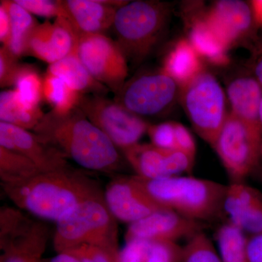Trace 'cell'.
<instances>
[{
	"instance_id": "ac0fdd59",
	"label": "cell",
	"mask_w": 262,
	"mask_h": 262,
	"mask_svg": "<svg viewBox=\"0 0 262 262\" xmlns=\"http://www.w3.org/2000/svg\"><path fill=\"white\" fill-rule=\"evenodd\" d=\"M204 19L228 49L251 27L252 12L244 2L222 0L215 3Z\"/></svg>"
},
{
	"instance_id": "44dd1931",
	"label": "cell",
	"mask_w": 262,
	"mask_h": 262,
	"mask_svg": "<svg viewBox=\"0 0 262 262\" xmlns=\"http://www.w3.org/2000/svg\"><path fill=\"white\" fill-rule=\"evenodd\" d=\"M48 72L64 81L81 95L106 96L110 90L91 75L77 54V46L70 54L48 67Z\"/></svg>"
},
{
	"instance_id": "ffe728a7",
	"label": "cell",
	"mask_w": 262,
	"mask_h": 262,
	"mask_svg": "<svg viewBox=\"0 0 262 262\" xmlns=\"http://www.w3.org/2000/svg\"><path fill=\"white\" fill-rule=\"evenodd\" d=\"M227 93L232 108L231 113L261 135L260 106L262 90L260 84L248 77L236 79L229 84Z\"/></svg>"
},
{
	"instance_id": "603a6c76",
	"label": "cell",
	"mask_w": 262,
	"mask_h": 262,
	"mask_svg": "<svg viewBox=\"0 0 262 262\" xmlns=\"http://www.w3.org/2000/svg\"><path fill=\"white\" fill-rule=\"evenodd\" d=\"M44 115L39 106L24 103L15 91H3L0 94V122L34 130Z\"/></svg>"
},
{
	"instance_id": "52a82bcc",
	"label": "cell",
	"mask_w": 262,
	"mask_h": 262,
	"mask_svg": "<svg viewBox=\"0 0 262 262\" xmlns=\"http://www.w3.org/2000/svg\"><path fill=\"white\" fill-rule=\"evenodd\" d=\"M49 229L19 208H0V262H42Z\"/></svg>"
},
{
	"instance_id": "30bf717a",
	"label": "cell",
	"mask_w": 262,
	"mask_h": 262,
	"mask_svg": "<svg viewBox=\"0 0 262 262\" xmlns=\"http://www.w3.org/2000/svg\"><path fill=\"white\" fill-rule=\"evenodd\" d=\"M213 147L232 183L243 182L261 160V135L230 113Z\"/></svg>"
},
{
	"instance_id": "74e56055",
	"label": "cell",
	"mask_w": 262,
	"mask_h": 262,
	"mask_svg": "<svg viewBox=\"0 0 262 262\" xmlns=\"http://www.w3.org/2000/svg\"><path fill=\"white\" fill-rule=\"evenodd\" d=\"M246 252L248 262H262V232L248 237Z\"/></svg>"
},
{
	"instance_id": "f35d334b",
	"label": "cell",
	"mask_w": 262,
	"mask_h": 262,
	"mask_svg": "<svg viewBox=\"0 0 262 262\" xmlns=\"http://www.w3.org/2000/svg\"><path fill=\"white\" fill-rule=\"evenodd\" d=\"M11 37V21L4 5L0 3V41L3 46L9 44Z\"/></svg>"
},
{
	"instance_id": "7c38bea8",
	"label": "cell",
	"mask_w": 262,
	"mask_h": 262,
	"mask_svg": "<svg viewBox=\"0 0 262 262\" xmlns=\"http://www.w3.org/2000/svg\"><path fill=\"white\" fill-rule=\"evenodd\" d=\"M136 176L147 179L177 177L190 172L194 160L179 149H165L152 144H139L122 151Z\"/></svg>"
},
{
	"instance_id": "6da1fadb",
	"label": "cell",
	"mask_w": 262,
	"mask_h": 262,
	"mask_svg": "<svg viewBox=\"0 0 262 262\" xmlns=\"http://www.w3.org/2000/svg\"><path fill=\"white\" fill-rule=\"evenodd\" d=\"M1 185L19 209L55 222L82 202L104 196L96 179L70 165L43 172L24 182Z\"/></svg>"
},
{
	"instance_id": "60d3db41",
	"label": "cell",
	"mask_w": 262,
	"mask_h": 262,
	"mask_svg": "<svg viewBox=\"0 0 262 262\" xmlns=\"http://www.w3.org/2000/svg\"><path fill=\"white\" fill-rule=\"evenodd\" d=\"M252 7L255 18L262 25V0L253 1Z\"/></svg>"
},
{
	"instance_id": "4fadbf2b",
	"label": "cell",
	"mask_w": 262,
	"mask_h": 262,
	"mask_svg": "<svg viewBox=\"0 0 262 262\" xmlns=\"http://www.w3.org/2000/svg\"><path fill=\"white\" fill-rule=\"evenodd\" d=\"M106 206L117 220L129 225L165 209L138 184L133 177L113 179L104 191Z\"/></svg>"
},
{
	"instance_id": "d6986e66",
	"label": "cell",
	"mask_w": 262,
	"mask_h": 262,
	"mask_svg": "<svg viewBox=\"0 0 262 262\" xmlns=\"http://www.w3.org/2000/svg\"><path fill=\"white\" fill-rule=\"evenodd\" d=\"M67 19L76 31L83 34H101L113 27L118 8L101 0H63L61 1Z\"/></svg>"
},
{
	"instance_id": "484cf974",
	"label": "cell",
	"mask_w": 262,
	"mask_h": 262,
	"mask_svg": "<svg viewBox=\"0 0 262 262\" xmlns=\"http://www.w3.org/2000/svg\"><path fill=\"white\" fill-rule=\"evenodd\" d=\"M43 173L32 160L18 151L0 146L1 184H16Z\"/></svg>"
},
{
	"instance_id": "4dcf8cb0",
	"label": "cell",
	"mask_w": 262,
	"mask_h": 262,
	"mask_svg": "<svg viewBox=\"0 0 262 262\" xmlns=\"http://www.w3.org/2000/svg\"><path fill=\"white\" fill-rule=\"evenodd\" d=\"M184 247L177 242L146 241L144 262H183Z\"/></svg>"
},
{
	"instance_id": "8992f818",
	"label": "cell",
	"mask_w": 262,
	"mask_h": 262,
	"mask_svg": "<svg viewBox=\"0 0 262 262\" xmlns=\"http://www.w3.org/2000/svg\"><path fill=\"white\" fill-rule=\"evenodd\" d=\"M181 99L194 130L213 146L227 116L220 83L211 74L202 72L182 88Z\"/></svg>"
},
{
	"instance_id": "d6a6232c",
	"label": "cell",
	"mask_w": 262,
	"mask_h": 262,
	"mask_svg": "<svg viewBox=\"0 0 262 262\" xmlns=\"http://www.w3.org/2000/svg\"><path fill=\"white\" fill-rule=\"evenodd\" d=\"M18 58L3 46L0 48V86L1 88L9 87L14 84L19 71L21 69V63H19Z\"/></svg>"
},
{
	"instance_id": "7bdbcfd3",
	"label": "cell",
	"mask_w": 262,
	"mask_h": 262,
	"mask_svg": "<svg viewBox=\"0 0 262 262\" xmlns=\"http://www.w3.org/2000/svg\"><path fill=\"white\" fill-rule=\"evenodd\" d=\"M260 122H261V158L262 159V101L261 103V106H260Z\"/></svg>"
},
{
	"instance_id": "e0dca14e",
	"label": "cell",
	"mask_w": 262,
	"mask_h": 262,
	"mask_svg": "<svg viewBox=\"0 0 262 262\" xmlns=\"http://www.w3.org/2000/svg\"><path fill=\"white\" fill-rule=\"evenodd\" d=\"M223 211L229 223L250 235L262 232V194L243 182L227 186Z\"/></svg>"
},
{
	"instance_id": "9c48e42d",
	"label": "cell",
	"mask_w": 262,
	"mask_h": 262,
	"mask_svg": "<svg viewBox=\"0 0 262 262\" xmlns=\"http://www.w3.org/2000/svg\"><path fill=\"white\" fill-rule=\"evenodd\" d=\"M77 107L122 151L137 144L150 125L102 95H80Z\"/></svg>"
},
{
	"instance_id": "8d00e7d4",
	"label": "cell",
	"mask_w": 262,
	"mask_h": 262,
	"mask_svg": "<svg viewBox=\"0 0 262 262\" xmlns=\"http://www.w3.org/2000/svg\"><path fill=\"white\" fill-rule=\"evenodd\" d=\"M174 125L177 149L184 151L192 159L195 160L196 144L192 134L187 127H184L182 124L174 122Z\"/></svg>"
},
{
	"instance_id": "d590c367",
	"label": "cell",
	"mask_w": 262,
	"mask_h": 262,
	"mask_svg": "<svg viewBox=\"0 0 262 262\" xmlns=\"http://www.w3.org/2000/svg\"><path fill=\"white\" fill-rule=\"evenodd\" d=\"M146 241H132L125 242L120 248L117 255V262H144Z\"/></svg>"
},
{
	"instance_id": "7a4b0ae2",
	"label": "cell",
	"mask_w": 262,
	"mask_h": 262,
	"mask_svg": "<svg viewBox=\"0 0 262 262\" xmlns=\"http://www.w3.org/2000/svg\"><path fill=\"white\" fill-rule=\"evenodd\" d=\"M34 133L84 169L108 173L121 168L118 148L78 107L45 114Z\"/></svg>"
},
{
	"instance_id": "2e32d148",
	"label": "cell",
	"mask_w": 262,
	"mask_h": 262,
	"mask_svg": "<svg viewBox=\"0 0 262 262\" xmlns=\"http://www.w3.org/2000/svg\"><path fill=\"white\" fill-rule=\"evenodd\" d=\"M77 32L67 18L38 24L28 41L27 55L52 64L70 54L77 46Z\"/></svg>"
},
{
	"instance_id": "9a60e30c",
	"label": "cell",
	"mask_w": 262,
	"mask_h": 262,
	"mask_svg": "<svg viewBox=\"0 0 262 262\" xmlns=\"http://www.w3.org/2000/svg\"><path fill=\"white\" fill-rule=\"evenodd\" d=\"M0 146L18 151L35 164L42 172H51L70 166L67 157L37 134L0 122Z\"/></svg>"
},
{
	"instance_id": "83f0119b",
	"label": "cell",
	"mask_w": 262,
	"mask_h": 262,
	"mask_svg": "<svg viewBox=\"0 0 262 262\" xmlns=\"http://www.w3.org/2000/svg\"><path fill=\"white\" fill-rule=\"evenodd\" d=\"M247 238L241 229L229 222L221 226L215 234V239L222 261L248 262Z\"/></svg>"
},
{
	"instance_id": "ab89813d",
	"label": "cell",
	"mask_w": 262,
	"mask_h": 262,
	"mask_svg": "<svg viewBox=\"0 0 262 262\" xmlns=\"http://www.w3.org/2000/svg\"><path fill=\"white\" fill-rule=\"evenodd\" d=\"M42 262H80L73 255L67 252L57 253L53 257L43 259Z\"/></svg>"
},
{
	"instance_id": "b9f144b4",
	"label": "cell",
	"mask_w": 262,
	"mask_h": 262,
	"mask_svg": "<svg viewBox=\"0 0 262 262\" xmlns=\"http://www.w3.org/2000/svg\"><path fill=\"white\" fill-rule=\"evenodd\" d=\"M256 75L260 83L262 84V58L256 67Z\"/></svg>"
},
{
	"instance_id": "5bb4252c",
	"label": "cell",
	"mask_w": 262,
	"mask_h": 262,
	"mask_svg": "<svg viewBox=\"0 0 262 262\" xmlns=\"http://www.w3.org/2000/svg\"><path fill=\"white\" fill-rule=\"evenodd\" d=\"M201 230L199 222L165 208L130 224L125 241L177 242L184 237L190 238Z\"/></svg>"
},
{
	"instance_id": "3957f363",
	"label": "cell",
	"mask_w": 262,
	"mask_h": 262,
	"mask_svg": "<svg viewBox=\"0 0 262 262\" xmlns=\"http://www.w3.org/2000/svg\"><path fill=\"white\" fill-rule=\"evenodd\" d=\"M139 186L160 206L196 221L211 220L223 211L227 186L192 177L158 179L133 176Z\"/></svg>"
},
{
	"instance_id": "ba28073f",
	"label": "cell",
	"mask_w": 262,
	"mask_h": 262,
	"mask_svg": "<svg viewBox=\"0 0 262 262\" xmlns=\"http://www.w3.org/2000/svg\"><path fill=\"white\" fill-rule=\"evenodd\" d=\"M182 88L161 69L136 75L126 81L115 101L138 116H160L173 108Z\"/></svg>"
},
{
	"instance_id": "f1b7e54d",
	"label": "cell",
	"mask_w": 262,
	"mask_h": 262,
	"mask_svg": "<svg viewBox=\"0 0 262 262\" xmlns=\"http://www.w3.org/2000/svg\"><path fill=\"white\" fill-rule=\"evenodd\" d=\"M13 85L18 97L24 103L34 107L39 106L43 98V79L32 67L22 65Z\"/></svg>"
},
{
	"instance_id": "d4e9b609",
	"label": "cell",
	"mask_w": 262,
	"mask_h": 262,
	"mask_svg": "<svg viewBox=\"0 0 262 262\" xmlns=\"http://www.w3.org/2000/svg\"><path fill=\"white\" fill-rule=\"evenodd\" d=\"M189 41L200 57H203L216 65L228 63L227 48L204 18L196 19L193 23Z\"/></svg>"
},
{
	"instance_id": "277c9868",
	"label": "cell",
	"mask_w": 262,
	"mask_h": 262,
	"mask_svg": "<svg viewBox=\"0 0 262 262\" xmlns=\"http://www.w3.org/2000/svg\"><path fill=\"white\" fill-rule=\"evenodd\" d=\"M56 223L53 246L57 253L88 244L118 255L117 220L104 196L82 202Z\"/></svg>"
},
{
	"instance_id": "e575fe53",
	"label": "cell",
	"mask_w": 262,
	"mask_h": 262,
	"mask_svg": "<svg viewBox=\"0 0 262 262\" xmlns=\"http://www.w3.org/2000/svg\"><path fill=\"white\" fill-rule=\"evenodd\" d=\"M65 252L73 255L80 262H117V255L92 245H81Z\"/></svg>"
},
{
	"instance_id": "8fae6325",
	"label": "cell",
	"mask_w": 262,
	"mask_h": 262,
	"mask_svg": "<svg viewBox=\"0 0 262 262\" xmlns=\"http://www.w3.org/2000/svg\"><path fill=\"white\" fill-rule=\"evenodd\" d=\"M76 32L81 61L98 82L118 94L126 82L128 68L126 57L116 41L104 34Z\"/></svg>"
},
{
	"instance_id": "4316f807",
	"label": "cell",
	"mask_w": 262,
	"mask_h": 262,
	"mask_svg": "<svg viewBox=\"0 0 262 262\" xmlns=\"http://www.w3.org/2000/svg\"><path fill=\"white\" fill-rule=\"evenodd\" d=\"M80 95L50 72L43 78L42 97L57 113H68L77 107Z\"/></svg>"
},
{
	"instance_id": "5b68a950",
	"label": "cell",
	"mask_w": 262,
	"mask_h": 262,
	"mask_svg": "<svg viewBox=\"0 0 262 262\" xmlns=\"http://www.w3.org/2000/svg\"><path fill=\"white\" fill-rule=\"evenodd\" d=\"M165 3L128 2L117 10L113 28L127 61L139 63L151 53L165 31L169 17Z\"/></svg>"
},
{
	"instance_id": "7402d4cb",
	"label": "cell",
	"mask_w": 262,
	"mask_h": 262,
	"mask_svg": "<svg viewBox=\"0 0 262 262\" xmlns=\"http://www.w3.org/2000/svg\"><path fill=\"white\" fill-rule=\"evenodd\" d=\"M163 70L182 89L203 72L200 56L187 39H181L169 52Z\"/></svg>"
},
{
	"instance_id": "cb8c5ba5",
	"label": "cell",
	"mask_w": 262,
	"mask_h": 262,
	"mask_svg": "<svg viewBox=\"0 0 262 262\" xmlns=\"http://www.w3.org/2000/svg\"><path fill=\"white\" fill-rule=\"evenodd\" d=\"M11 21V37L6 48L17 58L27 55V46L31 34L38 25L32 14L15 0H2Z\"/></svg>"
},
{
	"instance_id": "f546056e",
	"label": "cell",
	"mask_w": 262,
	"mask_h": 262,
	"mask_svg": "<svg viewBox=\"0 0 262 262\" xmlns=\"http://www.w3.org/2000/svg\"><path fill=\"white\" fill-rule=\"evenodd\" d=\"M183 262H223L211 239L200 232L184 246Z\"/></svg>"
},
{
	"instance_id": "836d02e7",
	"label": "cell",
	"mask_w": 262,
	"mask_h": 262,
	"mask_svg": "<svg viewBox=\"0 0 262 262\" xmlns=\"http://www.w3.org/2000/svg\"><path fill=\"white\" fill-rule=\"evenodd\" d=\"M147 133L153 145L161 149H177L174 122H163L149 125Z\"/></svg>"
},
{
	"instance_id": "1f68e13d",
	"label": "cell",
	"mask_w": 262,
	"mask_h": 262,
	"mask_svg": "<svg viewBox=\"0 0 262 262\" xmlns=\"http://www.w3.org/2000/svg\"><path fill=\"white\" fill-rule=\"evenodd\" d=\"M20 6L25 8L31 14L47 18H67V15L61 1L50 0H15Z\"/></svg>"
}]
</instances>
